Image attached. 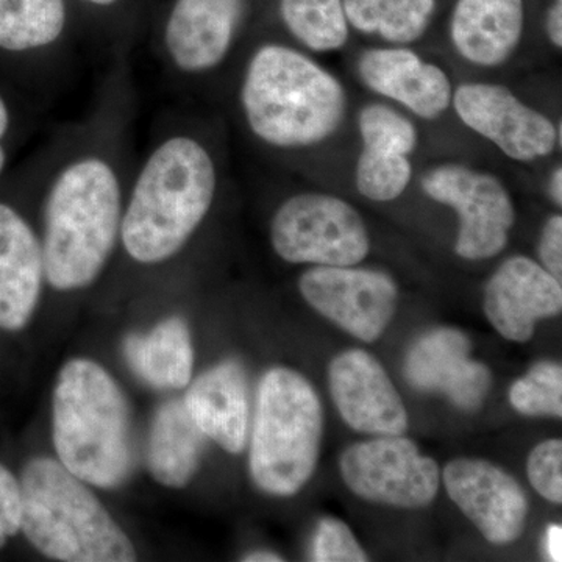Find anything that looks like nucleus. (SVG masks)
<instances>
[{
    "label": "nucleus",
    "instance_id": "nucleus-7",
    "mask_svg": "<svg viewBox=\"0 0 562 562\" xmlns=\"http://www.w3.org/2000/svg\"><path fill=\"white\" fill-rule=\"evenodd\" d=\"M247 16L249 0H172L149 54L177 103L228 65Z\"/></svg>",
    "mask_w": 562,
    "mask_h": 562
},
{
    "label": "nucleus",
    "instance_id": "nucleus-24",
    "mask_svg": "<svg viewBox=\"0 0 562 562\" xmlns=\"http://www.w3.org/2000/svg\"><path fill=\"white\" fill-rule=\"evenodd\" d=\"M342 7L355 31L406 46L427 32L436 0H342Z\"/></svg>",
    "mask_w": 562,
    "mask_h": 562
},
{
    "label": "nucleus",
    "instance_id": "nucleus-36",
    "mask_svg": "<svg viewBox=\"0 0 562 562\" xmlns=\"http://www.w3.org/2000/svg\"><path fill=\"white\" fill-rule=\"evenodd\" d=\"M85 7H88L92 13L106 14L116 10L124 0H79Z\"/></svg>",
    "mask_w": 562,
    "mask_h": 562
},
{
    "label": "nucleus",
    "instance_id": "nucleus-27",
    "mask_svg": "<svg viewBox=\"0 0 562 562\" xmlns=\"http://www.w3.org/2000/svg\"><path fill=\"white\" fill-rule=\"evenodd\" d=\"M509 402L528 417L562 416V369L557 361H539L514 382Z\"/></svg>",
    "mask_w": 562,
    "mask_h": 562
},
{
    "label": "nucleus",
    "instance_id": "nucleus-9",
    "mask_svg": "<svg viewBox=\"0 0 562 562\" xmlns=\"http://www.w3.org/2000/svg\"><path fill=\"white\" fill-rule=\"evenodd\" d=\"M422 190L431 201L457 211L454 254L462 260H490L508 246L517 213L498 177L464 165H441L422 177Z\"/></svg>",
    "mask_w": 562,
    "mask_h": 562
},
{
    "label": "nucleus",
    "instance_id": "nucleus-26",
    "mask_svg": "<svg viewBox=\"0 0 562 562\" xmlns=\"http://www.w3.org/2000/svg\"><path fill=\"white\" fill-rule=\"evenodd\" d=\"M413 177L408 155L362 147L355 168V184L362 198L392 202L401 198Z\"/></svg>",
    "mask_w": 562,
    "mask_h": 562
},
{
    "label": "nucleus",
    "instance_id": "nucleus-38",
    "mask_svg": "<svg viewBox=\"0 0 562 562\" xmlns=\"http://www.w3.org/2000/svg\"><path fill=\"white\" fill-rule=\"evenodd\" d=\"M243 561L247 562H279L283 561V558L280 554L271 553V552H255L247 554L246 558H243Z\"/></svg>",
    "mask_w": 562,
    "mask_h": 562
},
{
    "label": "nucleus",
    "instance_id": "nucleus-19",
    "mask_svg": "<svg viewBox=\"0 0 562 562\" xmlns=\"http://www.w3.org/2000/svg\"><path fill=\"white\" fill-rule=\"evenodd\" d=\"M44 281L41 236L21 211L0 202V328L16 331L27 325Z\"/></svg>",
    "mask_w": 562,
    "mask_h": 562
},
{
    "label": "nucleus",
    "instance_id": "nucleus-28",
    "mask_svg": "<svg viewBox=\"0 0 562 562\" xmlns=\"http://www.w3.org/2000/svg\"><path fill=\"white\" fill-rule=\"evenodd\" d=\"M358 128L362 147L412 155L419 143L416 125L402 113L384 105L369 103L360 111Z\"/></svg>",
    "mask_w": 562,
    "mask_h": 562
},
{
    "label": "nucleus",
    "instance_id": "nucleus-1",
    "mask_svg": "<svg viewBox=\"0 0 562 562\" xmlns=\"http://www.w3.org/2000/svg\"><path fill=\"white\" fill-rule=\"evenodd\" d=\"M132 58L103 68L90 110L50 138L40 165L44 279L58 292L90 288L120 244L138 154Z\"/></svg>",
    "mask_w": 562,
    "mask_h": 562
},
{
    "label": "nucleus",
    "instance_id": "nucleus-5",
    "mask_svg": "<svg viewBox=\"0 0 562 562\" xmlns=\"http://www.w3.org/2000/svg\"><path fill=\"white\" fill-rule=\"evenodd\" d=\"M21 492V530L41 553L68 562L136 561L131 539L61 462H29Z\"/></svg>",
    "mask_w": 562,
    "mask_h": 562
},
{
    "label": "nucleus",
    "instance_id": "nucleus-30",
    "mask_svg": "<svg viewBox=\"0 0 562 562\" xmlns=\"http://www.w3.org/2000/svg\"><path fill=\"white\" fill-rule=\"evenodd\" d=\"M531 486L541 497L554 505L562 503V442L549 439L531 450L527 462Z\"/></svg>",
    "mask_w": 562,
    "mask_h": 562
},
{
    "label": "nucleus",
    "instance_id": "nucleus-6",
    "mask_svg": "<svg viewBox=\"0 0 562 562\" xmlns=\"http://www.w3.org/2000/svg\"><path fill=\"white\" fill-rule=\"evenodd\" d=\"M324 413L313 384L294 369L273 368L258 387L250 475L262 492L292 497L319 461Z\"/></svg>",
    "mask_w": 562,
    "mask_h": 562
},
{
    "label": "nucleus",
    "instance_id": "nucleus-16",
    "mask_svg": "<svg viewBox=\"0 0 562 562\" xmlns=\"http://www.w3.org/2000/svg\"><path fill=\"white\" fill-rule=\"evenodd\" d=\"M483 310L503 338L530 341L539 321L562 312L561 280L541 262L514 255L502 262L484 288Z\"/></svg>",
    "mask_w": 562,
    "mask_h": 562
},
{
    "label": "nucleus",
    "instance_id": "nucleus-12",
    "mask_svg": "<svg viewBox=\"0 0 562 562\" xmlns=\"http://www.w3.org/2000/svg\"><path fill=\"white\" fill-rule=\"evenodd\" d=\"M452 103L465 127L514 161L550 157L561 143V127L502 85L462 83L453 90Z\"/></svg>",
    "mask_w": 562,
    "mask_h": 562
},
{
    "label": "nucleus",
    "instance_id": "nucleus-35",
    "mask_svg": "<svg viewBox=\"0 0 562 562\" xmlns=\"http://www.w3.org/2000/svg\"><path fill=\"white\" fill-rule=\"evenodd\" d=\"M543 547L546 552L549 554L550 560L561 561L562 560V528L561 525H550L546 531V538H543Z\"/></svg>",
    "mask_w": 562,
    "mask_h": 562
},
{
    "label": "nucleus",
    "instance_id": "nucleus-11",
    "mask_svg": "<svg viewBox=\"0 0 562 562\" xmlns=\"http://www.w3.org/2000/svg\"><path fill=\"white\" fill-rule=\"evenodd\" d=\"M299 290L313 310L362 342H375L397 310V283L376 269L314 266L302 273Z\"/></svg>",
    "mask_w": 562,
    "mask_h": 562
},
{
    "label": "nucleus",
    "instance_id": "nucleus-17",
    "mask_svg": "<svg viewBox=\"0 0 562 562\" xmlns=\"http://www.w3.org/2000/svg\"><path fill=\"white\" fill-rule=\"evenodd\" d=\"M405 376L414 390L441 392L462 412L482 408L492 387V372L472 360L471 341L458 328H436L413 344Z\"/></svg>",
    "mask_w": 562,
    "mask_h": 562
},
{
    "label": "nucleus",
    "instance_id": "nucleus-14",
    "mask_svg": "<svg viewBox=\"0 0 562 562\" xmlns=\"http://www.w3.org/2000/svg\"><path fill=\"white\" fill-rule=\"evenodd\" d=\"M443 486L487 542L508 546L524 535L530 501L520 483L486 460L457 458L446 465Z\"/></svg>",
    "mask_w": 562,
    "mask_h": 562
},
{
    "label": "nucleus",
    "instance_id": "nucleus-23",
    "mask_svg": "<svg viewBox=\"0 0 562 562\" xmlns=\"http://www.w3.org/2000/svg\"><path fill=\"white\" fill-rule=\"evenodd\" d=\"M125 353L133 371L151 386L180 390L190 383L194 355L190 330L179 317L161 322L147 336H131Z\"/></svg>",
    "mask_w": 562,
    "mask_h": 562
},
{
    "label": "nucleus",
    "instance_id": "nucleus-10",
    "mask_svg": "<svg viewBox=\"0 0 562 562\" xmlns=\"http://www.w3.org/2000/svg\"><path fill=\"white\" fill-rule=\"evenodd\" d=\"M339 471L346 486L362 501L394 508H425L441 486L438 462L403 435L353 443L341 454Z\"/></svg>",
    "mask_w": 562,
    "mask_h": 562
},
{
    "label": "nucleus",
    "instance_id": "nucleus-21",
    "mask_svg": "<svg viewBox=\"0 0 562 562\" xmlns=\"http://www.w3.org/2000/svg\"><path fill=\"white\" fill-rule=\"evenodd\" d=\"M524 20V0H458L450 38L465 61L497 68L519 47Z\"/></svg>",
    "mask_w": 562,
    "mask_h": 562
},
{
    "label": "nucleus",
    "instance_id": "nucleus-31",
    "mask_svg": "<svg viewBox=\"0 0 562 562\" xmlns=\"http://www.w3.org/2000/svg\"><path fill=\"white\" fill-rule=\"evenodd\" d=\"M22 492L9 469L0 464V547L21 531Z\"/></svg>",
    "mask_w": 562,
    "mask_h": 562
},
{
    "label": "nucleus",
    "instance_id": "nucleus-4",
    "mask_svg": "<svg viewBox=\"0 0 562 562\" xmlns=\"http://www.w3.org/2000/svg\"><path fill=\"white\" fill-rule=\"evenodd\" d=\"M54 443L81 482L113 490L132 468L131 412L109 372L90 360L61 369L54 392Z\"/></svg>",
    "mask_w": 562,
    "mask_h": 562
},
{
    "label": "nucleus",
    "instance_id": "nucleus-34",
    "mask_svg": "<svg viewBox=\"0 0 562 562\" xmlns=\"http://www.w3.org/2000/svg\"><path fill=\"white\" fill-rule=\"evenodd\" d=\"M546 31L547 35H549L550 41L554 47L561 49L562 47V2L558 0L554 2L552 7H550L549 11H547L546 16Z\"/></svg>",
    "mask_w": 562,
    "mask_h": 562
},
{
    "label": "nucleus",
    "instance_id": "nucleus-13",
    "mask_svg": "<svg viewBox=\"0 0 562 562\" xmlns=\"http://www.w3.org/2000/svg\"><path fill=\"white\" fill-rule=\"evenodd\" d=\"M72 41L68 0H0V54L32 61L50 99L76 66Z\"/></svg>",
    "mask_w": 562,
    "mask_h": 562
},
{
    "label": "nucleus",
    "instance_id": "nucleus-20",
    "mask_svg": "<svg viewBox=\"0 0 562 562\" xmlns=\"http://www.w3.org/2000/svg\"><path fill=\"white\" fill-rule=\"evenodd\" d=\"M184 405L203 436L238 454L247 446L250 424L249 383L236 361H224L191 384Z\"/></svg>",
    "mask_w": 562,
    "mask_h": 562
},
{
    "label": "nucleus",
    "instance_id": "nucleus-32",
    "mask_svg": "<svg viewBox=\"0 0 562 562\" xmlns=\"http://www.w3.org/2000/svg\"><path fill=\"white\" fill-rule=\"evenodd\" d=\"M539 260L558 280L562 279V216L553 214L542 227L539 238Z\"/></svg>",
    "mask_w": 562,
    "mask_h": 562
},
{
    "label": "nucleus",
    "instance_id": "nucleus-2",
    "mask_svg": "<svg viewBox=\"0 0 562 562\" xmlns=\"http://www.w3.org/2000/svg\"><path fill=\"white\" fill-rule=\"evenodd\" d=\"M221 184L220 155L209 133L177 103L155 122L138 155L117 247L143 268L176 260L209 221Z\"/></svg>",
    "mask_w": 562,
    "mask_h": 562
},
{
    "label": "nucleus",
    "instance_id": "nucleus-15",
    "mask_svg": "<svg viewBox=\"0 0 562 562\" xmlns=\"http://www.w3.org/2000/svg\"><path fill=\"white\" fill-rule=\"evenodd\" d=\"M333 402L351 430L371 436L405 435L408 413L382 362L372 353L350 349L328 368Z\"/></svg>",
    "mask_w": 562,
    "mask_h": 562
},
{
    "label": "nucleus",
    "instance_id": "nucleus-29",
    "mask_svg": "<svg viewBox=\"0 0 562 562\" xmlns=\"http://www.w3.org/2000/svg\"><path fill=\"white\" fill-rule=\"evenodd\" d=\"M313 561L366 562L368 553L362 550L349 525L335 517H325L317 524L313 538Z\"/></svg>",
    "mask_w": 562,
    "mask_h": 562
},
{
    "label": "nucleus",
    "instance_id": "nucleus-25",
    "mask_svg": "<svg viewBox=\"0 0 562 562\" xmlns=\"http://www.w3.org/2000/svg\"><path fill=\"white\" fill-rule=\"evenodd\" d=\"M279 14L292 38L317 54L339 50L349 40L342 0H279Z\"/></svg>",
    "mask_w": 562,
    "mask_h": 562
},
{
    "label": "nucleus",
    "instance_id": "nucleus-33",
    "mask_svg": "<svg viewBox=\"0 0 562 562\" xmlns=\"http://www.w3.org/2000/svg\"><path fill=\"white\" fill-rule=\"evenodd\" d=\"M14 128V114L11 110L9 101L3 98L0 92V177L7 168L9 161V150H7V140H9L10 133Z\"/></svg>",
    "mask_w": 562,
    "mask_h": 562
},
{
    "label": "nucleus",
    "instance_id": "nucleus-22",
    "mask_svg": "<svg viewBox=\"0 0 562 562\" xmlns=\"http://www.w3.org/2000/svg\"><path fill=\"white\" fill-rule=\"evenodd\" d=\"M203 449L199 430L184 401L162 405L151 424L147 464L151 476L168 487H183L198 472Z\"/></svg>",
    "mask_w": 562,
    "mask_h": 562
},
{
    "label": "nucleus",
    "instance_id": "nucleus-8",
    "mask_svg": "<svg viewBox=\"0 0 562 562\" xmlns=\"http://www.w3.org/2000/svg\"><path fill=\"white\" fill-rule=\"evenodd\" d=\"M271 246L291 265L357 266L371 251L368 227L349 202L324 192H299L273 211Z\"/></svg>",
    "mask_w": 562,
    "mask_h": 562
},
{
    "label": "nucleus",
    "instance_id": "nucleus-18",
    "mask_svg": "<svg viewBox=\"0 0 562 562\" xmlns=\"http://www.w3.org/2000/svg\"><path fill=\"white\" fill-rule=\"evenodd\" d=\"M357 70L369 90L401 103L422 120H438L452 105L453 87L446 70L406 47L362 52Z\"/></svg>",
    "mask_w": 562,
    "mask_h": 562
},
{
    "label": "nucleus",
    "instance_id": "nucleus-3",
    "mask_svg": "<svg viewBox=\"0 0 562 562\" xmlns=\"http://www.w3.org/2000/svg\"><path fill=\"white\" fill-rule=\"evenodd\" d=\"M244 128L269 150L317 146L339 131L347 92L338 77L303 52L266 41L249 52L236 83Z\"/></svg>",
    "mask_w": 562,
    "mask_h": 562
},
{
    "label": "nucleus",
    "instance_id": "nucleus-37",
    "mask_svg": "<svg viewBox=\"0 0 562 562\" xmlns=\"http://www.w3.org/2000/svg\"><path fill=\"white\" fill-rule=\"evenodd\" d=\"M550 198L554 202V205H562V168L558 166V168L553 169L552 176H550Z\"/></svg>",
    "mask_w": 562,
    "mask_h": 562
}]
</instances>
